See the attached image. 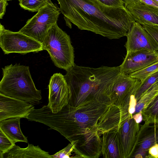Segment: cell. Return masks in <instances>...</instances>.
Segmentation results:
<instances>
[{"instance_id":"cell-1","label":"cell","mask_w":158,"mask_h":158,"mask_svg":"<svg viewBox=\"0 0 158 158\" xmlns=\"http://www.w3.org/2000/svg\"><path fill=\"white\" fill-rule=\"evenodd\" d=\"M109 106L95 102L77 107L68 104L54 113L47 105H45L35 109L27 118L57 131L74 143L76 154L81 158H90L101 151V139L97 124Z\"/></svg>"},{"instance_id":"cell-2","label":"cell","mask_w":158,"mask_h":158,"mask_svg":"<svg viewBox=\"0 0 158 158\" xmlns=\"http://www.w3.org/2000/svg\"><path fill=\"white\" fill-rule=\"evenodd\" d=\"M57 0L66 19L79 29L110 39L126 36L135 22L125 6H109L98 0Z\"/></svg>"},{"instance_id":"cell-3","label":"cell","mask_w":158,"mask_h":158,"mask_svg":"<svg viewBox=\"0 0 158 158\" xmlns=\"http://www.w3.org/2000/svg\"><path fill=\"white\" fill-rule=\"evenodd\" d=\"M119 74V66L93 68L75 64L64 76L69 92L68 104L77 107L95 102L110 105L112 88Z\"/></svg>"},{"instance_id":"cell-4","label":"cell","mask_w":158,"mask_h":158,"mask_svg":"<svg viewBox=\"0 0 158 158\" xmlns=\"http://www.w3.org/2000/svg\"><path fill=\"white\" fill-rule=\"evenodd\" d=\"M2 69L3 76L0 82V93L33 105L40 103L41 92L36 88L28 66L11 64Z\"/></svg>"},{"instance_id":"cell-5","label":"cell","mask_w":158,"mask_h":158,"mask_svg":"<svg viewBox=\"0 0 158 158\" xmlns=\"http://www.w3.org/2000/svg\"><path fill=\"white\" fill-rule=\"evenodd\" d=\"M55 65L66 71L75 65L74 51L69 36L56 23L48 30L42 43Z\"/></svg>"},{"instance_id":"cell-6","label":"cell","mask_w":158,"mask_h":158,"mask_svg":"<svg viewBox=\"0 0 158 158\" xmlns=\"http://www.w3.org/2000/svg\"><path fill=\"white\" fill-rule=\"evenodd\" d=\"M60 11L52 3L41 8L19 31L42 43L48 30L57 23Z\"/></svg>"},{"instance_id":"cell-7","label":"cell","mask_w":158,"mask_h":158,"mask_svg":"<svg viewBox=\"0 0 158 158\" xmlns=\"http://www.w3.org/2000/svg\"><path fill=\"white\" fill-rule=\"evenodd\" d=\"M0 46L5 54H26L43 50L42 43L19 31L6 29L0 24Z\"/></svg>"},{"instance_id":"cell-8","label":"cell","mask_w":158,"mask_h":158,"mask_svg":"<svg viewBox=\"0 0 158 158\" xmlns=\"http://www.w3.org/2000/svg\"><path fill=\"white\" fill-rule=\"evenodd\" d=\"M48 88L47 105L52 113H56L68 104L69 92L64 76L60 73L53 74L50 79Z\"/></svg>"},{"instance_id":"cell-9","label":"cell","mask_w":158,"mask_h":158,"mask_svg":"<svg viewBox=\"0 0 158 158\" xmlns=\"http://www.w3.org/2000/svg\"><path fill=\"white\" fill-rule=\"evenodd\" d=\"M158 61L157 51L141 50L127 52L119 67V74L129 75Z\"/></svg>"},{"instance_id":"cell-10","label":"cell","mask_w":158,"mask_h":158,"mask_svg":"<svg viewBox=\"0 0 158 158\" xmlns=\"http://www.w3.org/2000/svg\"><path fill=\"white\" fill-rule=\"evenodd\" d=\"M125 46L127 52L141 50H158V45L143 26L136 22L133 23L126 36Z\"/></svg>"},{"instance_id":"cell-11","label":"cell","mask_w":158,"mask_h":158,"mask_svg":"<svg viewBox=\"0 0 158 158\" xmlns=\"http://www.w3.org/2000/svg\"><path fill=\"white\" fill-rule=\"evenodd\" d=\"M158 143V123H145L139 128L131 157L148 158L149 148Z\"/></svg>"},{"instance_id":"cell-12","label":"cell","mask_w":158,"mask_h":158,"mask_svg":"<svg viewBox=\"0 0 158 158\" xmlns=\"http://www.w3.org/2000/svg\"><path fill=\"white\" fill-rule=\"evenodd\" d=\"M34 109L33 104L0 93V121L12 118H27Z\"/></svg>"},{"instance_id":"cell-13","label":"cell","mask_w":158,"mask_h":158,"mask_svg":"<svg viewBox=\"0 0 158 158\" xmlns=\"http://www.w3.org/2000/svg\"><path fill=\"white\" fill-rule=\"evenodd\" d=\"M139 129V123L132 118L127 119L118 129L123 158L131 157Z\"/></svg>"},{"instance_id":"cell-14","label":"cell","mask_w":158,"mask_h":158,"mask_svg":"<svg viewBox=\"0 0 158 158\" xmlns=\"http://www.w3.org/2000/svg\"><path fill=\"white\" fill-rule=\"evenodd\" d=\"M135 22L141 25H158V8L143 2L125 5Z\"/></svg>"},{"instance_id":"cell-15","label":"cell","mask_w":158,"mask_h":158,"mask_svg":"<svg viewBox=\"0 0 158 158\" xmlns=\"http://www.w3.org/2000/svg\"><path fill=\"white\" fill-rule=\"evenodd\" d=\"M139 81L129 75L119 74L115 81L112 88L111 104L119 106Z\"/></svg>"},{"instance_id":"cell-16","label":"cell","mask_w":158,"mask_h":158,"mask_svg":"<svg viewBox=\"0 0 158 158\" xmlns=\"http://www.w3.org/2000/svg\"><path fill=\"white\" fill-rule=\"evenodd\" d=\"M102 135L101 152L103 157L123 158L118 129L105 131Z\"/></svg>"},{"instance_id":"cell-17","label":"cell","mask_w":158,"mask_h":158,"mask_svg":"<svg viewBox=\"0 0 158 158\" xmlns=\"http://www.w3.org/2000/svg\"><path fill=\"white\" fill-rule=\"evenodd\" d=\"M52 158L48 152L42 150L38 146L28 144L22 148L14 145L2 155L1 158Z\"/></svg>"},{"instance_id":"cell-18","label":"cell","mask_w":158,"mask_h":158,"mask_svg":"<svg viewBox=\"0 0 158 158\" xmlns=\"http://www.w3.org/2000/svg\"><path fill=\"white\" fill-rule=\"evenodd\" d=\"M20 118H12L0 121V130L14 144L19 142H28L27 137L23 134L20 129Z\"/></svg>"},{"instance_id":"cell-19","label":"cell","mask_w":158,"mask_h":158,"mask_svg":"<svg viewBox=\"0 0 158 158\" xmlns=\"http://www.w3.org/2000/svg\"><path fill=\"white\" fill-rule=\"evenodd\" d=\"M158 95V81L147 89L138 101L135 114L141 112Z\"/></svg>"},{"instance_id":"cell-20","label":"cell","mask_w":158,"mask_h":158,"mask_svg":"<svg viewBox=\"0 0 158 158\" xmlns=\"http://www.w3.org/2000/svg\"><path fill=\"white\" fill-rule=\"evenodd\" d=\"M141 112L145 123H158V95Z\"/></svg>"},{"instance_id":"cell-21","label":"cell","mask_w":158,"mask_h":158,"mask_svg":"<svg viewBox=\"0 0 158 158\" xmlns=\"http://www.w3.org/2000/svg\"><path fill=\"white\" fill-rule=\"evenodd\" d=\"M20 6L23 9L32 12L38 11L48 3L50 0H18Z\"/></svg>"},{"instance_id":"cell-22","label":"cell","mask_w":158,"mask_h":158,"mask_svg":"<svg viewBox=\"0 0 158 158\" xmlns=\"http://www.w3.org/2000/svg\"><path fill=\"white\" fill-rule=\"evenodd\" d=\"M158 81V71L148 77L143 82H140L135 95L137 101L147 89Z\"/></svg>"},{"instance_id":"cell-23","label":"cell","mask_w":158,"mask_h":158,"mask_svg":"<svg viewBox=\"0 0 158 158\" xmlns=\"http://www.w3.org/2000/svg\"><path fill=\"white\" fill-rule=\"evenodd\" d=\"M158 71V61L129 75L143 82L148 76Z\"/></svg>"},{"instance_id":"cell-24","label":"cell","mask_w":158,"mask_h":158,"mask_svg":"<svg viewBox=\"0 0 158 158\" xmlns=\"http://www.w3.org/2000/svg\"><path fill=\"white\" fill-rule=\"evenodd\" d=\"M15 144L0 130V158Z\"/></svg>"},{"instance_id":"cell-25","label":"cell","mask_w":158,"mask_h":158,"mask_svg":"<svg viewBox=\"0 0 158 158\" xmlns=\"http://www.w3.org/2000/svg\"><path fill=\"white\" fill-rule=\"evenodd\" d=\"M74 144L70 143L66 147L59 151L55 154L52 155V158H70L72 153H74ZM75 154V153H74Z\"/></svg>"},{"instance_id":"cell-26","label":"cell","mask_w":158,"mask_h":158,"mask_svg":"<svg viewBox=\"0 0 158 158\" xmlns=\"http://www.w3.org/2000/svg\"><path fill=\"white\" fill-rule=\"evenodd\" d=\"M142 26L158 45V25H144Z\"/></svg>"},{"instance_id":"cell-27","label":"cell","mask_w":158,"mask_h":158,"mask_svg":"<svg viewBox=\"0 0 158 158\" xmlns=\"http://www.w3.org/2000/svg\"><path fill=\"white\" fill-rule=\"evenodd\" d=\"M103 4L110 7H120L124 6L121 0H98Z\"/></svg>"},{"instance_id":"cell-28","label":"cell","mask_w":158,"mask_h":158,"mask_svg":"<svg viewBox=\"0 0 158 158\" xmlns=\"http://www.w3.org/2000/svg\"><path fill=\"white\" fill-rule=\"evenodd\" d=\"M148 158H158V143L156 144L149 148Z\"/></svg>"},{"instance_id":"cell-29","label":"cell","mask_w":158,"mask_h":158,"mask_svg":"<svg viewBox=\"0 0 158 158\" xmlns=\"http://www.w3.org/2000/svg\"><path fill=\"white\" fill-rule=\"evenodd\" d=\"M6 0H0V18L2 19L5 15L6 7L8 5Z\"/></svg>"},{"instance_id":"cell-30","label":"cell","mask_w":158,"mask_h":158,"mask_svg":"<svg viewBox=\"0 0 158 158\" xmlns=\"http://www.w3.org/2000/svg\"><path fill=\"white\" fill-rule=\"evenodd\" d=\"M132 118L136 123H139L143 120L142 112H140L133 114L132 115Z\"/></svg>"},{"instance_id":"cell-31","label":"cell","mask_w":158,"mask_h":158,"mask_svg":"<svg viewBox=\"0 0 158 158\" xmlns=\"http://www.w3.org/2000/svg\"><path fill=\"white\" fill-rule=\"evenodd\" d=\"M145 4L158 8V2L154 0H140Z\"/></svg>"},{"instance_id":"cell-32","label":"cell","mask_w":158,"mask_h":158,"mask_svg":"<svg viewBox=\"0 0 158 158\" xmlns=\"http://www.w3.org/2000/svg\"><path fill=\"white\" fill-rule=\"evenodd\" d=\"M125 5L133 4L141 2L140 0H121Z\"/></svg>"},{"instance_id":"cell-33","label":"cell","mask_w":158,"mask_h":158,"mask_svg":"<svg viewBox=\"0 0 158 158\" xmlns=\"http://www.w3.org/2000/svg\"><path fill=\"white\" fill-rule=\"evenodd\" d=\"M7 1H11V0H6Z\"/></svg>"}]
</instances>
